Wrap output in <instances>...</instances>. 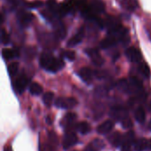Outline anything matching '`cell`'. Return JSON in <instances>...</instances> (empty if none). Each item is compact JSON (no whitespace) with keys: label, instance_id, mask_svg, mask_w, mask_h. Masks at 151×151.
Instances as JSON below:
<instances>
[{"label":"cell","instance_id":"26","mask_svg":"<svg viewBox=\"0 0 151 151\" xmlns=\"http://www.w3.org/2000/svg\"><path fill=\"white\" fill-rule=\"evenodd\" d=\"M49 146L52 150H54L58 147V138L55 133L53 132L50 133L49 135Z\"/></svg>","mask_w":151,"mask_h":151},{"label":"cell","instance_id":"33","mask_svg":"<svg viewBox=\"0 0 151 151\" xmlns=\"http://www.w3.org/2000/svg\"><path fill=\"white\" fill-rule=\"evenodd\" d=\"M95 75L98 78V79H104L106 77V73L104 71H96L95 72Z\"/></svg>","mask_w":151,"mask_h":151},{"label":"cell","instance_id":"2","mask_svg":"<svg viewBox=\"0 0 151 151\" xmlns=\"http://www.w3.org/2000/svg\"><path fill=\"white\" fill-rule=\"evenodd\" d=\"M55 105L62 109H72L77 105V101L73 97H58L55 101Z\"/></svg>","mask_w":151,"mask_h":151},{"label":"cell","instance_id":"38","mask_svg":"<svg viewBox=\"0 0 151 151\" xmlns=\"http://www.w3.org/2000/svg\"><path fill=\"white\" fill-rule=\"evenodd\" d=\"M149 128H150V130L151 131V122L150 123V125H149Z\"/></svg>","mask_w":151,"mask_h":151},{"label":"cell","instance_id":"7","mask_svg":"<svg viewBox=\"0 0 151 151\" xmlns=\"http://www.w3.org/2000/svg\"><path fill=\"white\" fill-rule=\"evenodd\" d=\"M127 58L133 63H140L142 61V53L135 47H130L126 50Z\"/></svg>","mask_w":151,"mask_h":151},{"label":"cell","instance_id":"30","mask_svg":"<svg viewBox=\"0 0 151 151\" xmlns=\"http://www.w3.org/2000/svg\"><path fill=\"white\" fill-rule=\"evenodd\" d=\"M63 57H65V58H67L70 61H73L75 59V52L73 50H65L63 52Z\"/></svg>","mask_w":151,"mask_h":151},{"label":"cell","instance_id":"31","mask_svg":"<svg viewBox=\"0 0 151 151\" xmlns=\"http://www.w3.org/2000/svg\"><path fill=\"white\" fill-rule=\"evenodd\" d=\"M121 124H122L123 127L126 128V129H129V128H131L133 127V122L128 117H126L125 119H123L121 120Z\"/></svg>","mask_w":151,"mask_h":151},{"label":"cell","instance_id":"20","mask_svg":"<svg viewBox=\"0 0 151 151\" xmlns=\"http://www.w3.org/2000/svg\"><path fill=\"white\" fill-rule=\"evenodd\" d=\"M134 116H135V119L139 123H143L145 121V119H146V112H145V110L142 107H138L135 110Z\"/></svg>","mask_w":151,"mask_h":151},{"label":"cell","instance_id":"36","mask_svg":"<svg viewBox=\"0 0 151 151\" xmlns=\"http://www.w3.org/2000/svg\"><path fill=\"white\" fill-rule=\"evenodd\" d=\"M4 151H12V149H11L10 147H8V148H5V149H4Z\"/></svg>","mask_w":151,"mask_h":151},{"label":"cell","instance_id":"19","mask_svg":"<svg viewBox=\"0 0 151 151\" xmlns=\"http://www.w3.org/2000/svg\"><path fill=\"white\" fill-rule=\"evenodd\" d=\"M76 118L77 117H76V114L75 113H67L65 116V118L62 119L61 124L65 127H71L75 122Z\"/></svg>","mask_w":151,"mask_h":151},{"label":"cell","instance_id":"28","mask_svg":"<svg viewBox=\"0 0 151 151\" xmlns=\"http://www.w3.org/2000/svg\"><path fill=\"white\" fill-rule=\"evenodd\" d=\"M18 70H19V63H17V62L11 63L8 65V73H9L10 76L16 75V73H18Z\"/></svg>","mask_w":151,"mask_h":151},{"label":"cell","instance_id":"27","mask_svg":"<svg viewBox=\"0 0 151 151\" xmlns=\"http://www.w3.org/2000/svg\"><path fill=\"white\" fill-rule=\"evenodd\" d=\"M54 94L52 92H47L43 95V103L46 106H50L53 103Z\"/></svg>","mask_w":151,"mask_h":151},{"label":"cell","instance_id":"13","mask_svg":"<svg viewBox=\"0 0 151 151\" xmlns=\"http://www.w3.org/2000/svg\"><path fill=\"white\" fill-rule=\"evenodd\" d=\"M104 142L100 139H95L87 147L85 151H101L104 148Z\"/></svg>","mask_w":151,"mask_h":151},{"label":"cell","instance_id":"6","mask_svg":"<svg viewBox=\"0 0 151 151\" xmlns=\"http://www.w3.org/2000/svg\"><path fill=\"white\" fill-rule=\"evenodd\" d=\"M78 142V137L73 132H67L63 140V148L65 150H69L73 146H74Z\"/></svg>","mask_w":151,"mask_h":151},{"label":"cell","instance_id":"15","mask_svg":"<svg viewBox=\"0 0 151 151\" xmlns=\"http://www.w3.org/2000/svg\"><path fill=\"white\" fill-rule=\"evenodd\" d=\"M109 142H110V143H111L112 146L118 148V147L122 146L123 137H122V135H121L119 133L115 132V133H113V134H111L110 135V137H109Z\"/></svg>","mask_w":151,"mask_h":151},{"label":"cell","instance_id":"9","mask_svg":"<svg viewBox=\"0 0 151 151\" xmlns=\"http://www.w3.org/2000/svg\"><path fill=\"white\" fill-rule=\"evenodd\" d=\"M111 116L112 118H114L115 119L122 120L123 119L127 117V113L126 109H124V108H122L120 106H118V107H114V108L111 109Z\"/></svg>","mask_w":151,"mask_h":151},{"label":"cell","instance_id":"21","mask_svg":"<svg viewBox=\"0 0 151 151\" xmlns=\"http://www.w3.org/2000/svg\"><path fill=\"white\" fill-rule=\"evenodd\" d=\"M134 134L130 131V132H127L124 137H123V142H122V145H127V146H132L133 144H134Z\"/></svg>","mask_w":151,"mask_h":151},{"label":"cell","instance_id":"24","mask_svg":"<svg viewBox=\"0 0 151 151\" xmlns=\"http://www.w3.org/2000/svg\"><path fill=\"white\" fill-rule=\"evenodd\" d=\"M29 91L31 94L35 95V96H39L42 93V88L40 84L34 82L29 86Z\"/></svg>","mask_w":151,"mask_h":151},{"label":"cell","instance_id":"34","mask_svg":"<svg viewBox=\"0 0 151 151\" xmlns=\"http://www.w3.org/2000/svg\"><path fill=\"white\" fill-rule=\"evenodd\" d=\"M121 151H131V146L122 145L121 146Z\"/></svg>","mask_w":151,"mask_h":151},{"label":"cell","instance_id":"16","mask_svg":"<svg viewBox=\"0 0 151 151\" xmlns=\"http://www.w3.org/2000/svg\"><path fill=\"white\" fill-rule=\"evenodd\" d=\"M120 3L122 6L129 12H134L139 6L138 0H120Z\"/></svg>","mask_w":151,"mask_h":151},{"label":"cell","instance_id":"17","mask_svg":"<svg viewBox=\"0 0 151 151\" xmlns=\"http://www.w3.org/2000/svg\"><path fill=\"white\" fill-rule=\"evenodd\" d=\"M118 42H119V41H118L115 37L110 36V35H109L107 38L104 39V40L100 42V47H101L102 49H110V48L115 46V45L117 44Z\"/></svg>","mask_w":151,"mask_h":151},{"label":"cell","instance_id":"23","mask_svg":"<svg viewBox=\"0 0 151 151\" xmlns=\"http://www.w3.org/2000/svg\"><path fill=\"white\" fill-rule=\"evenodd\" d=\"M118 87L120 90L126 92V93H131V87H130V82L129 81L126 80V79H123V80H120L119 82H118Z\"/></svg>","mask_w":151,"mask_h":151},{"label":"cell","instance_id":"32","mask_svg":"<svg viewBox=\"0 0 151 151\" xmlns=\"http://www.w3.org/2000/svg\"><path fill=\"white\" fill-rule=\"evenodd\" d=\"M43 3L42 1H34V2H28L26 4L27 7L28 8H32V9H35V8H39L41 6H42Z\"/></svg>","mask_w":151,"mask_h":151},{"label":"cell","instance_id":"37","mask_svg":"<svg viewBox=\"0 0 151 151\" xmlns=\"http://www.w3.org/2000/svg\"><path fill=\"white\" fill-rule=\"evenodd\" d=\"M149 150H151V139L149 141Z\"/></svg>","mask_w":151,"mask_h":151},{"label":"cell","instance_id":"35","mask_svg":"<svg viewBox=\"0 0 151 151\" xmlns=\"http://www.w3.org/2000/svg\"><path fill=\"white\" fill-rule=\"evenodd\" d=\"M4 12H1V18H0L1 23H3V22H4Z\"/></svg>","mask_w":151,"mask_h":151},{"label":"cell","instance_id":"12","mask_svg":"<svg viewBox=\"0 0 151 151\" xmlns=\"http://www.w3.org/2000/svg\"><path fill=\"white\" fill-rule=\"evenodd\" d=\"M78 74L81 78V80L84 81L85 82H90L92 81L93 75H94L92 70L90 68H88V67H83V68H81L79 71Z\"/></svg>","mask_w":151,"mask_h":151},{"label":"cell","instance_id":"5","mask_svg":"<svg viewBox=\"0 0 151 151\" xmlns=\"http://www.w3.org/2000/svg\"><path fill=\"white\" fill-rule=\"evenodd\" d=\"M28 78L25 74H20L14 82V88L17 91V93L21 94L24 92L26 88L28 85Z\"/></svg>","mask_w":151,"mask_h":151},{"label":"cell","instance_id":"10","mask_svg":"<svg viewBox=\"0 0 151 151\" xmlns=\"http://www.w3.org/2000/svg\"><path fill=\"white\" fill-rule=\"evenodd\" d=\"M114 127V122L112 120H106L97 127V133L100 134H106L110 133Z\"/></svg>","mask_w":151,"mask_h":151},{"label":"cell","instance_id":"11","mask_svg":"<svg viewBox=\"0 0 151 151\" xmlns=\"http://www.w3.org/2000/svg\"><path fill=\"white\" fill-rule=\"evenodd\" d=\"M55 36L59 40H63L66 36V28L60 21L55 22Z\"/></svg>","mask_w":151,"mask_h":151},{"label":"cell","instance_id":"29","mask_svg":"<svg viewBox=\"0 0 151 151\" xmlns=\"http://www.w3.org/2000/svg\"><path fill=\"white\" fill-rule=\"evenodd\" d=\"M1 41L4 44H7L10 42V35L4 29H2L1 31Z\"/></svg>","mask_w":151,"mask_h":151},{"label":"cell","instance_id":"25","mask_svg":"<svg viewBox=\"0 0 151 151\" xmlns=\"http://www.w3.org/2000/svg\"><path fill=\"white\" fill-rule=\"evenodd\" d=\"M138 70L140 72V73L142 75H143L145 78H149L150 74V68L148 66V65L146 63H141L138 66Z\"/></svg>","mask_w":151,"mask_h":151},{"label":"cell","instance_id":"14","mask_svg":"<svg viewBox=\"0 0 151 151\" xmlns=\"http://www.w3.org/2000/svg\"><path fill=\"white\" fill-rule=\"evenodd\" d=\"M19 55V52L17 49H8L4 48L2 50V56L5 60L12 59L14 58H18Z\"/></svg>","mask_w":151,"mask_h":151},{"label":"cell","instance_id":"39","mask_svg":"<svg viewBox=\"0 0 151 151\" xmlns=\"http://www.w3.org/2000/svg\"><path fill=\"white\" fill-rule=\"evenodd\" d=\"M150 111H151V102H150Z\"/></svg>","mask_w":151,"mask_h":151},{"label":"cell","instance_id":"8","mask_svg":"<svg viewBox=\"0 0 151 151\" xmlns=\"http://www.w3.org/2000/svg\"><path fill=\"white\" fill-rule=\"evenodd\" d=\"M84 36H85V27H81L76 32V34L68 41V42H67L68 47H74V46L78 45L79 43H81L84 38Z\"/></svg>","mask_w":151,"mask_h":151},{"label":"cell","instance_id":"3","mask_svg":"<svg viewBox=\"0 0 151 151\" xmlns=\"http://www.w3.org/2000/svg\"><path fill=\"white\" fill-rule=\"evenodd\" d=\"M17 19H18V21L19 23L20 26L26 27H27L28 25L31 24L33 19H34V15L29 12H27V11H19L17 14Z\"/></svg>","mask_w":151,"mask_h":151},{"label":"cell","instance_id":"1","mask_svg":"<svg viewBox=\"0 0 151 151\" xmlns=\"http://www.w3.org/2000/svg\"><path fill=\"white\" fill-rule=\"evenodd\" d=\"M40 65L46 71L57 73L65 66V63L62 59L53 57L51 53L43 52L40 57Z\"/></svg>","mask_w":151,"mask_h":151},{"label":"cell","instance_id":"22","mask_svg":"<svg viewBox=\"0 0 151 151\" xmlns=\"http://www.w3.org/2000/svg\"><path fill=\"white\" fill-rule=\"evenodd\" d=\"M76 128L77 130L82 134H87L90 132L91 130V127L89 126V124L88 122H85V121H82V122H80L77 126H76Z\"/></svg>","mask_w":151,"mask_h":151},{"label":"cell","instance_id":"18","mask_svg":"<svg viewBox=\"0 0 151 151\" xmlns=\"http://www.w3.org/2000/svg\"><path fill=\"white\" fill-rule=\"evenodd\" d=\"M134 148L135 151H144L149 149V141L144 138L139 139L135 141L134 144Z\"/></svg>","mask_w":151,"mask_h":151},{"label":"cell","instance_id":"4","mask_svg":"<svg viewBox=\"0 0 151 151\" xmlns=\"http://www.w3.org/2000/svg\"><path fill=\"white\" fill-rule=\"evenodd\" d=\"M85 52L87 53V55L92 59L93 63L96 66H101L104 63V59L102 58V56L100 55L99 51L96 49H92V48H88L85 50Z\"/></svg>","mask_w":151,"mask_h":151}]
</instances>
